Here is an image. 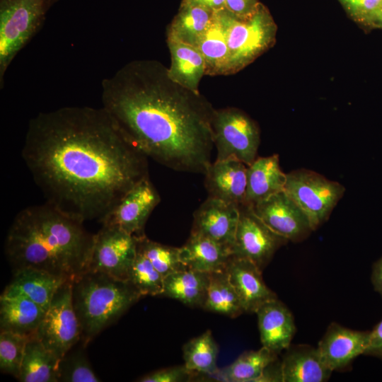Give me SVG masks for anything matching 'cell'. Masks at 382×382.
I'll return each mask as SVG.
<instances>
[{"mask_svg": "<svg viewBox=\"0 0 382 382\" xmlns=\"http://www.w3.org/2000/svg\"><path fill=\"white\" fill-rule=\"evenodd\" d=\"M22 158L46 202L83 222H101L149 176L147 157L103 107L40 112L29 122Z\"/></svg>", "mask_w": 382, "mask_h": 382, "instance_id": "6da1fadb", "label": "cell"}, {"mask_svg": "<svg viewBox=\"0 0 382 382\" xmlns=\"http://www.w3.org/2000/svg\"><path fill=\"white\" fill-rule=\"evenodd\" d=\"M102 107L145 156L170 168L205 173L212 163L214 108L174 82L155 59L131 61L102 81Z\"/></svg>", "mask_w": 382, "mask_h": 382, "instance_id": "7a4b0ae2", "label": "cell"}, {"mask_svg": "<svg viewBox=\"0 0 382 382\" xmlns=\"http://www.w3.org/2000/svg\"><path fill=\"white\" fill-rule=\"evenodd\" d=\"M93 241L83 221L45 202L16 215L4 250L13 272L32 267L73 280L88 270Z\"/></svg>", "mask_w": 382, "mask_h": 382, "instance_id": "3957f363", "label": "cell"}, {"mask_svg": "<svg viewBox=\"0 0 382 382\" xmlns=\"http://www.w3.org/2000/svg\"><path fill=\"white\" fill-rule=\"evenodd\" d=\"M73 306L86 346L142 296L129 281L88 270L71 281Z\"/></svg>", "mask_w": 382, "mask_h": 382, "instance_id": "277c9868", "label": "cell"}, {"mask_svg": "<svg viewBox=\"0 0 382 382\" xmlns=\"http://www.w3.org/2000/svg\"><path fill=\"white\" fill-rule=\"evenodd\" d=\"M59 0H0V86L18 53L40 29Z\"/></svg>", "mask_w": 382, "mask_h": 382, "instance_id": "5b68a950", "label": "cell"}, {"mask_svg": "<svg viewBox=\"0 0 382 382\" xmlns=\"http://www.w3.org/2000/svg\"><path fill=\"white\" fill-rule=\"evenodd\" d=\"M277 33V25L262 3L246 18L233 16L227 33L228 54L225 76L241 71L272 47Z\"/></svg>", "mask_w": 382, "mask_h": 382, "instance_id": "8992f818", "label": "cell"}, {"mask_svg": "<svg viewBox=\"0 0 382 382\" xmlns=\"http://www.w3.org/2000/svg\"><path fill=\"white\" fill-rule=\"evenodd\" d=\"M212 129L216 161L233 158L249 166L255 160L260 131L245 112L232 107L215 109Z\"/></svg>", "mask_w": 382, "mask_h": 382, "instance_id": "52a82bcc", "label": "cell"}, {"mask_svg": "<svg viewBox=\"0 0 382 382\" xmlns=\"http://www.w3.org/2000/svg\"><path fill=\"white\" fill-rule=\"evenodd\" d=\"M284 190L301 208L316 231L329 219L345 187L313 170L298 169L286 173Z\"/></svg>", "mask_w": 382, "mask_h": 382, "instance_id": "ba28073f", "label": "cell"}, {"mask_svg": "<svg viewBox=\"0 0 382 382\" xmlns=\"http://www.w3.org/2000/svg\"><path fill=\"white\" fill-rule=\"evenodd\" d=\"M71 281H66L57 289L35 333L59 359L81 340L79 323L72 303Z\"/></svg>", "mask_w": 382, "mask_h": 382, "instance_id": "9c48e42d", "label": "cell"}, {"mask_svg": "<svg viewBox=\"0 0 382 382\" xmlns=\"http://www.w3.org/2000/svg\"><path fill=\"white\" fill-rule=\"evenodd\" d=\"M137 237L115 226L102 225L94 234L88 270L129 281L137 252Z\"/></svg>", "mask_w": 382, "mask_h": 382, "instance_id": "30bf717a", "label": "cell"}, {"mask_svg": "<svg viewBox=\"0 0 382 382\" xmlns=\"http://www.w3.org/2000/svg\"><path fill=\"white\" fill-rule=\"evenodd\" d=\"M239 210L232 255L249 260L262 271L276 251L289 241L269 228L252 206L245 204Z\"/></svg>", "mask_w": 382, "mask_h": 382, "instance_id": "8fae6325", "label": "cell"}, {"mask_svg": "<svg viewBox=\"0 0 382 382\" xmlns=\"http://www.w3.org/2000/svg\"><path fill=\"white\" fill-rule=\"evenodd\" d=\"M160 202L149 176L135 184L102 220V225L117 227L137 237L144 234L146 222Z\"/></svg>", "mask_w": 382, "mask_h": 382, "instance_id": "7c38bea8", "label": "cell"}, {"mask_svg": "<svg viewBox=\"0 0 382 382\" xmlns=\"http://www.w3.org/2000/svg\"><path fill=\"white\" fill-rule=\"evenodd\" d=\"M252 207L269 228L288 241H301L313 231L306 214L284 190Z\"/></svg>", "mask_w": 382, "mask_h": 382, "instance_id": "4fadbf2b", "label": "cell"}, {"mask_svg": "<svg viewBox=\"0 0 382 382\" xmlns=\"http://www.w3.org/2000/svg\"><path fill=\"white\" fill-rule=\"evenodd\" d=\"M239 216L237 204L209 197L194 214L191 234L209 238L232 250Z\"/></svg>", "mask_w": 382, "mask_h": 382, "instance_id": "5bb4252c", "label": "cell"}, {"mask_svg": "<svg viewBox=\"0 0 382 382\" xmlns=\"http://www.w3.org/2000/svg\"><path fill=\"white\" fill-rule=\"evenodd\" d=\"M369 331H358L332 323L317 347L325 364L332 371L345 369L367 346Z\"/></svg>", "mask_w": 382, "mask_h": 382, "instance_id": "9a60e30c", "label": "cell"}, {"mask_svg": "<svg viewBox=\"0 0 382 382\" xmlns=\"http://www.w3.org/2000/svg\"><path fill=\"white\" fill-rule=\"evenodd\" d=\"M225 270L245 313H255L264 303L277 298L265 284L262 271L249 260L232 255Z\"/></svg>", "mask_w": 382, "mask_h": 382, "instance_id": "2e32d148", "label": "cell"}, {"mask_svg": "<svg viewBox=\"0 0 382 382\" xmlns=\"http://www.w3.org/2000/svg\"><path fill=\"white\" fill-rule=\"evenodd\" d=\"M247 167L236 159L215 161L205 172V185L209 197L238 206L245 204Z\"/></svg>", "mask_w": 382, "mask_h": 382, "instance_id": "e0dca14e", "label": "cell"}, {"mask_svg": "<svg viewBox=\"0 0 382 382\" xmlns=\"http://www.w3.org/2000/svg\"><path fill=\"white\" fill-rule=\"evenodd\" d=\"M255 313L262 345L280 354L291 345L296 332L291 311L276 298L261 305Z\"/></svg>", "mask_w": 382, "mask_h": 382, "instance_id": "ac0fdd59", "label": "cell"}, {"mask_svg": "<svg viewBox=\"0 0 382 382\" xmlns=\"http://www.w3.org/2000/svg\"><path fill=\"white\" fill-rule=\"evenodd\" d=\"M13 272L11 281L1 296L26 297L45 311H47L57 289L69 280L32 267L20 269Z\"/></svg>", "mask_w": 382, "mask_h": 382, "instance_id": "d6986e66", "label": "cell"}, {"mask_svg": "<svg viewBox=\"0 0 382 382\" xmlns=\"http://www.w3.org/2000/svg\"><path fill=\"white\" fill-rule=\"evenodd\" d=\"M281 361L282 382H324L332 372L323 362L317 347L289 345Z\"/></svg>", "mask_w": 382, "mask_h": 382, "instance_id": "ffe728a7", "label": "cell"}, {"mask_svg": "<svg viewBox=\"0 0 382 382\" xmlns=\"http://www.w3.org/2000/svg\"><path fill=\"white\" fill-rule=\"evenodd\" d=\"M179 256L187 269L212 273L225 270L232 250L209 238L190 233L186 243L179 248Z\"/></svg>", "mask_w": 382, "mask_h": 382, "instance_id": "44dd1931", "label": "cell"}, {"mask_svg": "<svg viewBox=\"0 0 382 382\" xmlns=\"http://www.w3.org/2000/svg\"><path fill=\"white\" fill-rule=\"evenodd\" d=\"M233 15L225 8L214 11L197 48L202 53L206 75H225L228 59L227 33Z\"/></svg>", "mask_w": 382, "mask_h": 382, "instance_id": "7402d4cb", "label": "cell"}, {"mask_svg": "<svg viewBox=\"0 0 382 382\" xmlns=\"http://www.w3.org/2000/svg\"><path fill=\"white\" fill-rule=\"evenodd\" d=\"M286 173L280 168L279 156L256 158L247 167L245 204L254 205L284 190Z\"/></svg>", "mask_w": 382, "mask_h": 382, "instance_id": "603a6c76", "label": "cell"}, {"mask_svg": "<svg viewBox=\"0 0 382 382\" xmlns=\"http://www.w3.org/2000/svg\"><path fill=\"white\" fill-rule=\"evenodd\" d=\"M46 311L24 296L0 297V328L27 337L35 335Z\"/></svg>", "mask_w": 382, "mask_h": 382, "instance_id": "cb8c5ba5", "label": "cell"}, {"mask_svg": "<svg viewBox=\"0 0 382 382\" xmlns=\"http://www.w3.org/2000/svg\"><path fill=\"white\" fill-rule=\"evenodd\" d=\"M170 54V66L168 74L170 79L181 86L199 92L198 87L206 66L204 57L198 48L172 41H167Z\"/></svg>", "mask_w": 382, "mask_h": 382, "instance_id": "d4e9b609", "label": "cell"}, {"mask_svg": "<svg viewBox=\"0 0 382 382\" xmlns=\"http://www.w3.org/2000/svg\"><path fill=\"white\" fill-rule=\"evenodd\" d=\"M209 273L184 269L163 279L161 296L180 301L190 307L202 308L205 301Z\"/></svg>", "mask_w": 382, "mask_h": 382, "instance_id": "484cf974", "label": "cell"}, {"mask_svg": "<svg viewBox=\"0 0 382 382\" xmlns=\"http://www.w3.org/2000/svg\"><path fill=\"white\" fill-rule=\"evenodd\" d=\"M214 11L199 6H180L167 27V41L197 47Z\"/></svg>", "mask_w": 382, "mask_h": 382, "instance_id": "4316f807", "label": "cell"}, {"mask_svg": "<svg viewBox=\"0 0 382 382\" xmlns=\"http://www.w3.org/2000/svg\"><path fill=\"white\" fill-rule=\"evenodd\" d=\"M278 354L265 347L244 352L232 364L204 377L216 381L257 382L265 368L277 359Z\"/></svg>", "mask_w": 382, "mask_h": 382, "instance_id": "83f0119b", "label": "cell"}, {"mask_svg": "<svg viewBox=\"0 0 382 382\" xmlns=\"http://www.w3.org/2000/svg\"><path fill=\"white\" fill-rule=\"evenodd\" d=\"M59 359L35 335L26 343L21 370V382H57Z\"/></svg>", "mask_w": 382, "mask_h": 382, "instance_id": "f1b7e54d", "label": "cell"}, {"mask_svg": "<svg viewBox=\"0 0 382 382\" xmlns=\"http://www.w3.org/2000/svg\"><path fill=\"white\" fill-rule=\"evenodd\" d=\"M205 311L236 318L245 313L239 296L225 270L209 273L205 301Z\"/></svg>", "mask_w": 382, "mask_h": 382, "instance_id": "f546056e", "label": "cell"}, {"mask_svg": "<svg viewBox=\"0 0 382 382\" xmlns=\"http://www.w3.org/2000/svg\"><path fill=\"white\" fill-rule=\"evenodd\" d=\"M183 352L185 366L197 375L206 377L219 369L216 366L219 347L211 330L189 340L184 345Z\"/></svg>", "mask_w": 382, "mask_h": 382, "instance_id": "4dcf8cb0", "label": "cell"}, {"mask_svg": "<svg viewBox=\"0 0 382 382\" xmlns=\"http://www.w3.org/2000/svg\"><path fill=\"white\" fill-rule=\"evenodd\" d=\"M137 249L151 262L163 277L175 272L187 269L180 260L179 248L153 241L144 235L137 237Z\"/></svg>", "mask_w": 382, "mask_h": 382, "instance_id": "1f68e13d", "label": "cell"}, {"mask_svg": "<svg viewBox=\"0 0 382 382\" xmlns=\"http://www.w3.org/2000/svg\"><path fill=\"white\" fill-rule=\"evenodd\" d=\"M161 274L142 254L137 255L131 268L129 281L143 296H161L163 290Z\"/></svg>", "mask_w": 382, "mask_h": 382, "instance_id": "d6a6232c", "label": "cell"}, {"mask_svg": "<svg viewBox=\"0 0 382 382\" xmlns=\"http://www.w3.org/2000/svg\"><path fill=\"white\" fill-rule=\"evenodd\" d=\"M29 337L11 332L1 331L0 369L2 373L18 378Z\"/></svg>", "mask_w": 382, "mask_h": 382, "instance_id": "836d02e7", "label": "cell"}, {"mask_svg": "<svg viewBox=\"0 0 382 382\" xmlns=\"http://www.w3.org/2000/svg\"><path fill=\"white\" fill-rule=\"evenodd\" d=\"M57 378L63 382L100 381L82 349L69 351L59 359Z\"/></svg>", "mask_w": 382, "mask_h": 382, "instance_id": "e575fe53", "label": "cell"}, {"mask_svg": "<svg viewBox=\"0 0 382 382\" xmlns=\"http://www.w3.org/2000/svg\"><path fill=\"white\" fill-rule=\"evenodd\" d=\"M349 14L356 21L371 25L382 0H339Z\"/></svg>", "mask_w": 382, "mask_h": 382, "instance_id": "d590c367", "label": "cell"}, {"mask_svg": "<svg viewBox=\"0 0 382 382\" xmlns=\"http://www.w3.org/2000/svg\"><path fill=\"white\" fill-rule=\"evenodd\" d=\"M197 374L183 365L168 367L151 372L138 381L140 382H181L196 378Z\"/></svg>", "mask_w": 382, "mask_h": 382, "instance_id": "8d00e7d4", "label": "cell"}, {"mask_svg": "<svg viewBox=\"0 0 382 382\" xmlns=\"http://www.w3.org/2000/svg\"><path fill=\"white\" fill-rule=\"evenodd\" d=\"M259 0H226L225 8L238 18L252 16L259 8Z\"/></svg>", "mask_w": 382, "mask_h": 382, "instance_id": "74e56055", "label": "cell"}, {"mask_svg": "<svg viewBox=\"0 0 382 382\" xmlns=\"http://www.w3.org/2000/svg\"><path fill=\"white\" fill-rule=\"evenodd\" d=\"M364 354L382 359V320L369 331L368 343Z\"/></svg>", "mask_w": 382, "mask_h": 382, "instance_id": "f35d334b", "label": "cell"}, {"mask_svg": "<svg viewBox=\"0 0 382 382\" xmlns=\"http://www.w3.org/2000/svg\"><path fill=\"white\" fill-rule=\"evenodd\" d=\"M226 0H182L180 6H199L213 11L225 8Z\"/></svg>", "mask_w": 382, "mask_h": 382, "instance_id": "ab89813d", "label": "cell"}, {"mask_svg": "<svg viewBox=\"0 0 382 382\" xmlns=\"http://www.w3.org/2000/svg\"><path fill=\"white\" fill-rule=\"evenodd\" d=\"M371 282L374 290L382 297V257L373 265Z\"/></svg>", "mask_w": 382, "mask_h": 382, "instance_id": "60d3db41", "label": "cell"}, {"mask_svg": "<svg viewBox=\"0 0 382 382\" xmlns=\"http://www.w3.org/2000/svg\"><path fill=\"white\" fill-rule=\"evenodd\" d=\"M371 25H376L379 28H382V6L375 14L371 21Z\"/></svg>", "mask_w": 382, "mask_h": 382, "instance_id": "b9f144b4", "label": "cell"}]
</instances>
